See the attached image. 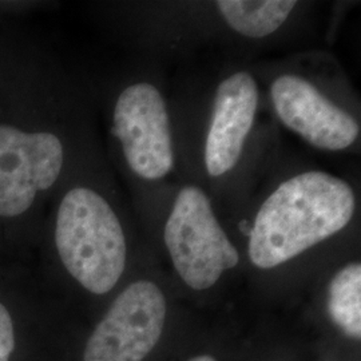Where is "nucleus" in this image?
<instances>
[{"mask_svg": "<svg viewBox=\"0 0 361 361\" xmlns=\"http://www.w3.org/2000/svg\"><path fill=\"white\" fill-rule=\"evenodd\" d=\"M356 212L348 182L320 170L283 180L261 204L249 233V258L271 269L344 231Z\"/></svg>", "mask_w": 361, "mask_h": 361, "instance_id": "f257e3e1", "label": "nucleus"}, {"mask_svg": "<svg viewBox=\"0 0 361 361\" xmlns=\"http://www.w3.org/2000/svg\"><path fill=\"white\" fill-rule=\"evenodd\" d=\"M54 243L66 271L94 295L109 293L126 268L121 219L107 197L90 185H74L59 198Z\"/></svg>", "mask_w": 361, "mask_h": 361, "instance_id": "f03ea898", "label": "nucleus"}, {"mask_svg": "<svg viewBox=\"0 0 361 361\" xmlns=\"http://www.w3.org/2000/svg\"><path fill=\"white\" fill-rule=\"evenodd\" d=\"M63 137L35 116H0V219L26 217L65 171Z\"/></svg>", "mask_w": 361, "mask_h": 361, "instance_id": "7ed1b4c3", "label": "nucleus"}, {"mask_svg": "<svg viewBox=\"0 0 361 361\" xmlns=\"http://www.w3.org/2000/svg\"><path fill=\"white\" fill-rule=\"evenodd\" d=\"M164 241L182 281L194 290L217 284L224 271L240 261L209 195L195 185L180 188L164 228Z\"/></svg>", "mask_w": 361, "mask_h": 361, "instance_id": "20e7f679", "label": "nucleus"}, {"mask_svg": "<svg viewBox=\"0 0 361 361\" xmlns=\"http://www.w3.org/2000/svg\"><path fill=\"white\" fill-rule=\"evenodd\" d=\"M113 134L123 159L141 180H164L174 168V143L165 98L150 82H135L116 97Z\"/></svg>", "mask_w": 361, "mask_h": 361, "instance_id": "39448f33", "label": "nucleus"}, {"mask_svg": "<svg viewBox=\"0 0 361 361\" xmlns=\"http://www.w3.org/2000/svg\"><path fill=\"white\" fill-rule=\"evenodd\" d=\"M165 319L166 300L158 285L130 284L97 325L83 361H142L159 341Z\"/></svg>", "mask_w": 361, "mask_h": 361, "instance_id": "423d86ee", "label": "nucleus"}, {"mask_svg": "<svg viewBox=\"0 0 361 361\" xmlns=\"http://www.w3.org/2000/svg\"><path fill=\"white\" fill-rule=\"evenodd\" d=\"M269 94L281 123L310 146L341 152L357 141V121L307 78L283 74L271 82Z\"/></svg>", "mask_w": 361, "mask_h": 361, "instance_id": "0eeeda50", "label": "nucleus"}, {"mask_svg": "<svg viewBox=\"0 0 361 361\" xmlns=\"http://www.w3.org/2000/svg\"><path fill=\"white\" fill-rule=\"evenodd\" d=\"M257 80L235 71L217 87L207 128L204 162L210 177H222L237 166L257 116Z\"/></svg>", "mask_w": 361, "mask_h": 361, "instance_id": "6e6552de", "label": "nucleus"}, {"mask_svg": "<svg viewBox=\"0 0 361 361\" xmlns=\"http://www.w3.org/2000/svg\"><path fill=\"white\" fill-rule=\"evenodd\" d=\"M297 1L290 0H219L216 7L234 32L245 38H267L284 26Z\"/></svg>", "mask_w": 361, "mask_h": 361, "instance_id": "1a4fd4ad", "label": "nucleus"}, {"mask_svg": "<svg viewBox=\"0 0 361 361\" xmlns=\"http://www.w3.org/2000/svg\"><path fill=\"white\" fill-rule=\"evenodd\" d=\"M328 310L334 323L349 337L361 336V265L352 262L337 271L329 284Z\"/></svg>", "mask_w": 361, "mask_h": 361, "instance_id": "9d476101", "label": "nucleus"}, {"mask_svg": "<svg viewBox=\"0 0 361 361\" xmlns=\"http://www.w3.org/2000/svg\"><path fill=\"white\" fill-rule=\"evenodd\" d=\"M15 347L13 324L10 312L0 302V361L10 360Z\"/></svg>", "mask_w": 361, "mask_h": 361, "instance_id": "9b49d317", "label": "nucleus"}, {"mask_svg": "<svg viewBox=\"0 0 361 361\" xmlns=\"http://www.w3.org/2000/svg\"><path fill=\"white\" fill-rule=\"evenodd\" d=\"M189 361H217L214 357H212V356H197V357H193L192 360Z\"/></svg>", "mask_w": 361, "mask_h": 361, "instance_id": "f8f14e48", "label": "nucleus"}]
</instances>
